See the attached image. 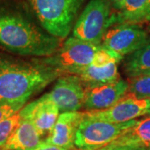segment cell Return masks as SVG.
Instances as JSON below:
<instances>
[{
    "mask_svg": "<svg viewBox=\"0 0 150 150\" xmlns=\"http://www.w3.org/2000/svg\"><path fill=\"white\" fill-rule=\"evenodd\" d=\"M62 75L40 60L30 63L0 54V102L27 103Z\"/></svg>",
    "mask_w": 150,
    "mask_h": 150,
    "instance_id": "6da1fadb",
    "label": "cell"
},
{
    "mask_svg": "<svg viewBox=\"0 0 150 150\" xmlns=\"http://www.w3.org/2000/svg\"><path fill=\"white\" fill-rule=\"evenodd\" d=\"M0 45L19 55L47 58L58 51L60 42L18 14L1 13Z\"/></svg>",
    "mask_w": 150,
    "mask_h": 150,
    "instance_id": "7a4b0ae2",
    "label": "cell"
},
{
    "mask_svg": "<svg viewBox=\"0 0 150 150\" xmlns=\"http://www.w3.org/2000/svg\"><path fill=\"white\" fill-rule=\"evenodd\" d=\"M30 4L43 28L54 37L64 38L72 29L80 0H30Z\"/></svg>",
    "mask_w": 150,
    "mask_h": 150,
    "instance_id": "3957f363",
    "label": "cell"
},
{
    "mask_svg": "<svg viewBox=\"0 0 150 150\" xmlns=\"http://www.w3.org/2000/svg\"><path fill=\"white\" fill-rule=\"evenodd\" d=\"M113 25L109 0H90L75 23L73 37L101 44L108 28Z\"/></svg>",
    "mask_w": 150,
    "mask_h": 150,
    "instance_id": "277c9868",
    "label": "cell"
},
{
    "mask_svg": "<svg viewBox=\"0 0 150 150\" xmlns=\"http://www.w3.org/2000/svg\"><path fill=\"white\" fill-rule=\"evenodd\" d=\"M101 47V44L86 42L72 36L56 53L40 61L64 74H75L79 70L91 64L94 54Z\"/></svg>",
    "mask_w": 150,
    "mask_h": 150,
    "instance_id": "5b68a950",
    "label": "cell"
},
{
    "mask_svg": "<svg viewBox=\"0 0 150 150\" xmlns=\"http://www.w3.org/2000/svg\"><path fill=\"white\" fill-rule=\"evenodd\" d=\"M135 121L112 123L84 115L75 134L74 145L81 150H100L118 138Z\"/></svg>",
    "mask_w": 150,
    "mask_h": 150,
    "instance_id": "8992f818",
    "label": "cell"
},
{
    "mask_svg": "<svg viewBox=\"0 0 150 150\" xmlns=\"http://www.w3.org/2000/svg\"><path fill=\"white\" fill-rule=\"evenodd\" d=\"M150 113L149 98H139L126 93L113 106L103 110L88 111L86 117L112 123H126Z\"/></svg>",
    "mask_w": 150,
    "mask_h": 150,
    "instance_id": "52a82bcc",
    "label": "cell"
},
{
    "mask_svg": "<svg viewBox=\"0 0 150 150\" xmlns=\"http://www.w3.org/2000/svg\"><path fill=\"white\" fill-rule=\"evenodd\" d=\"M148 40V33L136 24L121 23L108 29L101 45L123 57L133 54Z\"/></svg>",
    "mask_w": 150,
    "mask_h": 150,
    "instance_id": "ba28073f",
    "label": "cell"
},
{
    "mask_svg": "<svg viewBox=\"0 0 150 150\" xmlns=\"http://www.w3.org/2000/svg\"><path fill=\"white\" fill-rule=\"evenodd\" d=\"M48 93L60 113L76 112L84 104L85 84L77 75H62Z\"/></svg>",
    "mask_w": 150,
    "mask_h": 150,
    "instance_id": "9c48e42d",
    "label": "cell"
},
{
    "mask_svg": "<svg viewBox=\"0 0 150 150\" xmlns=\"http://www.w3.org/2000/svg\"><path fill=\"white\" fill-rule=\"evenodd\" d=\"M129 89V83L118 79L112 83L85 85L83 106L88 111L103 110L113 106Z\"/></svg>",
    "mask_w": 150,
    "mask_h": 150,
    "instance_id": "30bf717a",
    "label": "cell"
},
{
    "mask_svg": "<svg viewBox=\"0 0 150 150\" xmlns=\"http://www.w3.org/2000/svg\"><path fill=\"white\" fill-rule=\"evenodd\" d=\"M19 112L22 118L32 123L41 135L51 131L60 114L59 108L48 93L24 105Z\"/></svg>",
    "mask_w": 150,
    "mask_h": 150,
    "instance_id": "8fae6325",
    "label": "cell"
},
{
    "mask_svg": "<svg viewBox=\"0 0 150 150\" xmlns=\"http://www.w3.org/2000/svg\"><path fill=\"white\" fill-rule=\"evenodd\" d=\"M83 116L84 113L78 111L61 112L45 141L50 144L72 149L74 146L75 134Z\"/></svg>",
    "mask_w": 150,
    "mask_h": 150,
    "instance_id": "7c38bea8",
    "label": "cell"
},
{
    "mask_svg": "<svg viewBox=\"0 0 150 150\" xmlns=\"http://www.w3.org/2000/svg\"><path fill=\"white\" fill-rule=\"evenodd\" d=\"M41 134L34 125L23 119L6 142L3 150H29L37 147L41 141Z\"/></svg>",
    "mask_w": 150,
    "mask_h": 150,
    "instance_id": "4fadbf2b",
    "label": "cell"
},
{
    "mask_svg": "<svg viewBox=\"0 0 150 150\" xmlns=\"http://www.w3.org/2000/svg\"><path fill=\"white\" fill-rule=\"evenodd\" d=\"M108 145L142 148L149 147L150 116L140 120H136L133 125L124 130L123 134Z\"/></svg>",
    "mask_w": 150,
    "mask_h": 150,
    "instance_id": "5bb4252c",
    "label": "cell"
},
{
    "mask_svg": "<svg viewBox=\"0 0 150 150\" xmlns=\"http://www.w3.org/2000/svg\"><path fill=\"white\" fill-rule=\"evenodd\" d=\"M118 64L113 63L103 67L89 64L76 72L74 75L79 77L85 85L112 83L119 79Z\"/></svg>",
    "mask_w": 150,
    "mask_h": 150,
    "instance_id": "9a60e30c",
    "label": "cell"
},
{
    "mask_svg": "<svg viewBox=\"0 0 150 150\" xmlns=\"http://www.w3.org/2000/svg\"><path fill=\"white\" fill-rule=\"evenodd\" d=\"M149 0H125L122 8L114 14V24L142 22Z\"/></svg>",
    "mask_w": 150,
    "mask_h": 150,
    "instance_id": "2e32d148",
    "label": "cell"
},
{
    "mask_svg": "<svg viewBox=\"0 0 150 150\" xmlns=\"http://www.w3.org/2000/svg\"><path fill=\"white\" fill-rule=\"evenodd\" d=\"M124 70L130 78L150 71V39L131 54L124 64Z\"/></svg>",
    "mask_w": 150,
    "mask_h": 150,
    "instance_id": "e0dca14e",
    "label": "cell"
},
{
    "mask_svg": "<svg viewBox=\"0 0 150 150\" xmlns=\"http://www.w3.org/2000/svg\"><path fill=\"white\" fill-rule=\"evenodd\" d=\"M128 93L139 98L150 99V75L142 74L132 77L129 80Z\"/></svg>",
    "mask_w": 150,
    "mask_h": 150,
    "instance_id": "ac0fdd59",
    "label": "cell"
},
{
    "mask_svg": "<svg viewBox=\"0 0 150 150\" xmlns=\"http://www.w3.org/2000/svg\"><path fill=\"white\" fill-rule=\"evenodd\" d=\"M22 121L20 112H18L0 122V148H3Z\"/></svg>",
    "mask_w": 150,
    "mask_h": 150,
    "instance_id": "d6986e66",
    "label": "cell"
},
{
    "mask_svg": "<svg viewBox=\"0 0 150 150\" xmlns=\"http://www.w3.org/2000/svg\"><path fill=\"white\" fill-rule=\"evenodd\" d=\"M122 59L123 56L115 53L114 51L101 47L94 54L91 65L95 67H103L113 63L119 64Z\"/></svg>",
    "mask_w": 150,
    "mask_h": 150,
    "instance_id": "ffe728a7",
    "label": "cell"
},
{
    "mask_svg": "<svg viewBox=\"0 0 150 150\" xmlns=\"http://www.w3.org/2000/svg\"><path fill=\"white\" fill-rule=\"evenodd\" d=\"M26 103L0 102V122L21 110Z\"/></svg>",
    "mask_w": 150,
    "mask_h": 150,
    "instance_id": "44dd1931",
    "label": "cell"
},
{
    "mask_svg": "<svg viewBox=\"0 0 150 150\" xmlns=\"http://www.w3.org/2000/svg\"><path fill=\"white\" fill-rule=\"evenodd\" d=\"M29 150H72V149H64L61 147H58L55 145L50 144L47 143L46 141H42L38 145L37 147L33 148L32 149Z\"/></svg>",
    "mask_w": 150,
    "mask_h": 150,
    "instance_id": "7402d4cb",
    "label": "cell"
},
{
    "mask_svg": "<svg viewBox=\"0 0 150 150\" xmlns=\"http://www.w3.org/2000/svg\"><path fill=\"white\" fill-rule=\"evenodd\" d=\"M100 150H146L142 147H131V146H110L108 145Z\"/></svg>",
    "mask_w": 150,
    "mask_h": 150,
    "instance_id": "603a6c76",
    "label": "cell"
},
{
    "mask_svg": "<svg viewBox=\"0 0 150 150\" xmlns=\"http://www.w3.org/2000/svg\"><path fill=\"white\" fill-rule=\"evenodd\" d=\"M109 2H110V4H112L113 8L118 11L122 8L125 0H109Z\"/></svg>",
    "mask_w": 150,
    "mask_h": 150,
    "instance_id": "cb8c5ba5",
    "label": "cell"
},
{
    "mask_svg": "<svg viewBox=\"0 0 150 150\" xmlns=\"http://www.w3.org/2000/svg\"><path fill=\"white\" fill-rule=\"evenodd\" d=\"M143 21H150V0L149 2V5L147 7V9L145 11L144 15V18H143Z\"/></svg>",
    "mask_w": 150,
    "mask_h": 150,
    "instance_id": "d4e9b609",
    "label": "cell"
},
{
    "mask_svg": "<svg viewBox=\"0 0 150 150\" xmlns=\"http://www.w3.org/2000/svg\"><path fill=\"white\" fill-rule=\"evenodd\" d=\"M149 74L150 75V71H149V72H147V73H146V74ZM142 75V74H141Z\"/></svg>",
    "mask_w": 150,
    "mask_h": 150,
    "instance_id": "484cf974",
    "label": "cell"
},
{
    "mask_svg": "<svg viewBox=\"0 0 150 150\" xmlns=\"http://www.w3.org/2000/svg\"><path fill=\"white\" fill-rule=\"evenodd\" d=\"M148 116H150V113H149V115H148Z\"/></svg>",
    "mask_w": 150,
    "mask_h": 150,
    "instance_id": "4316f807",
    "label": "cell"
},
{
    "mask_svg": "<svg viewBox=\"0 0 150 150\" xmlns=\"http://www.w3.org/2000/svg\"><path fill=\"white\" fill-rule=\"evenodd\" d=\"M149 150H150V146H149Z\"/></svg>",
    "mask_w": 150,
    "mask_h": 150,
    "instance_id": "83f0119b",
    "label": "cell"
},
{
    "mask_svg": "<svg viewBox=\"0 0 150 150\" xmlns=\"http://www.w3.org/2000/svg\"><path fill=\"white\" fill-rule=\"evenodd\" d=\"M2 150H3V149H2Z\"/></svg>",
    "mask_w": 150,
    "mask_h": 150,
    "instance_id": "f1b7e54d",
    "label": "cell"
}]
</instances>
